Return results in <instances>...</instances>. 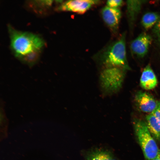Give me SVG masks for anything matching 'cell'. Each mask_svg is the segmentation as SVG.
I'll list each match as a JSON object with an SVG mask.
<instances>
[{
	"instance_id": "cell-1",
	"label": "cell",
	"mask_w": 160,
	"mask_h": 160,
	"mask_svg": "<svg viewBox=\"0 0 160 160\" xmlns=\"http://www.w3.org/2000/svg\"><path fill=\"white\" fill-rule=\"evenodd\" d=\"M10 46L15 56L32 67L37 62L39 54L44 44L39 36L28 32L17 31L9 26Z\"/></svg>"
},
{
	"instance_id": "cell-2",
	"label": "cell",
	"mask_w": 160,
	"mask_h": 160,
	"mask_svg": "<svg viewBox=\"0 0 160 160\" xmlns=\"http://www.w3.org/2000/svg\"><path fill=\"white\" fill-rule=\"evenodd\" d=\"M125 36V33H123L120 38L107 46L98 55L102 69L126 67Z\"/></svg>"
},
{
	"instance_id": "cell-3",
	"label": "cell",
	"mask_w": 160,
	"mask_h": 160,
	"mask_svg": "<svg viewBox=\"0 0 160 160\" xmlns=\"http://www.w3.org/2000/svg\"><path fill=\"white\" fill-rule=\"evenodd\" d=\"M133 126L136 137L145 159L151 160L157 156L159 149L145 121L135 119Z\"/></svg>"
},
{
	"instance_id": "cell-4",
	"label": "cell",
	"mask_w": 160,
	"mask_h": 160,
	"mask_svg": "<svg viewBox=\"0 0 160 160\" xmlns=\"http://www.w3.org/2000/svg\"><path fill=\"white\" fill-rule=\"evenodd\" d=\"M124 69L118 67L102 69L100 74V84L105 94H111L121 87L124 76Z\"/></svg>"
},
{
	"instance_id": "cell-5",
	"label": "cell",
	"mask_w": 160,
	"mask_h": 160,
	"mask_svg": "<svg viewBox=\"0 0 160 160\" xmlns=\"http://www.w3.org/2000/svg\"><path fill=\"white\" fill-rule=\"evenodd\" d=\"M99 2V1L94 0L67 1L63 3L58 7V9L83 14Z\"/></svg>"
},
{
	"instance_id": "cell-6",
	"label": "cell",
	"mask_w": 160,
	"mask_h": 160,
	"mask_svg": "<svg viewBox=\"0 0 160 160\" xmlns=\"http://www.w3.org/2000/svg\"><path fill=\"white\" fill-rule=\"evenodd\" d=\"M152 41L150 36L145 32L142 33L131 42V51L138 57H143L147 54Z\"/></svg>"
},
{
	"instance_id": "cell-7",
	"label": "cell",
	"mask_w": 160,
	"mask_h": 160,
	"mask_svg": "<svg viewBox=\"0 0 160 160\" xmlns=\"http://www.w3.org/2000/svg\"><path fill=\"white\" fill-rule=\"evenodd\" d=\"M103 19L113 32L116 31L121 17V12L119 8H114L106 6L101 11Z\"/></svg>"
},
{
	"instance_id": "cell-8",
	"label": "cell",
	"mask_w": 160,
	"mask_h": 160,
	"mask_svg": "<svg viewBox=\"0 0 160 160\" xmlns=\"http://www.w3.org/2000/svg\"><path fill=\"white\" fill-rule=\"evenodd\" d=\"M135 100L139 109L144 113H152L157 105V101L151 95L145 92H138L135 95Z\"/></svg>"
},
{
	"instance_id": "cell-9",
	"label": "cell",
	"mask_w": 160,
	"mask_h": 160,
	"mask_svg": "<svg viewBox=\"0 0 160 160\" xmlns=\"http://www.w3.org/2000/svg\"><path fill=\"white\" fill-rule=\"evenodd\" d=\"M157 80L156 75L150 65L144 68L140 79V85L146 90H151L157 85Z\"/></svg>"
},
{
	"instance_id": "cell-10",
	"label": "cell",
	"mask_w": 160,
	"mask_h": 160,
	"mask_svg": "<svg viewBox=\"0 0 160 160\" xmlns=\"http://www.w3.org/2000/svg\"><path fill=\"white\" fill-rule=\"evenodd\" d=\"M146 1L143 0H129L127 1V15L129 24L133 26L137 15L140 12L142 5Z\"/></svg>"
},
{
	"instance_id": "cell-11",
	"label": "cell",
	"mask_w": 160,
	"mask_h": 160,
	"mask_svg": "<svg viewBox=\"0 0 160 160\" xmlns=\"http://www.w3.org/2000/svg\"><path fill=\"white\" fill-rule=\"evenodd\" d=\"M148 128L153 138L160 140V123L153 113L146 117L145 121Z\"/></svg>"
},
{
	"instance_id": "cell-12",
	"label": "cell",
	"mask_w": 160,
	"mask_h": 160,
	"mask_svg": "<svg viewBox=\"0 0 160 160\" xmlns=\"http://www.w3.org/2000/svg\"><path fill=\"white\" fill-rule=\"evenodd\" d=\"M85 156L87 160H115L111 152L102 149L90 151L87 152Z\"/></svg>"
},
{
	"instance_id": "cell-13",
	"label": "cell",
	"mask_w": 160,
	"mask_h": 160,
	"mask_svg": "<svg viewBox=\"0 0 160 160\" xmlns=\"http://www.w3.org/2000/svg\"><path fill=\"white\" fill-rule=\"evenodd\" d=\"M160 15L156 12H148L143 16L141 23L146 30H148L155 25L160 17Z\"/></svg>"
},
{
	"instance_id": "cell-14",
	"label": "cell",
	"mask_w": 160,
	"mask_h": 160,
	"mask_svg": "<svg viewBox=\"0 0 160 160\" xmlns=\"http://www.w3.org/2000/svg\"><path fill=\"white\" fill-rule=\"evenodd\" d=\"M123 1L121 0H108L107 1L106 6L114 8H119L122 5Z\"/></svg>"
},
{
	"instance_id": "cell-15",
	"label": "cell",
	"mask_w": 160,
	"mask_h": 160,
	"mask_svg": "<svg viewBox=\"0 0 160 160\" xmlns=\"http://www.w3.org/2000/svg\"><path fill=\"white\" fill-rule=\"evenodd\" d=\"M153 31L160 49V16L154 26Z\"/></svg>"
},
{
	"instance_id": "cell-16",
	"label": "cell",
	"mask_w": 160,
	"mask_h": 160,
	"mask_svg": "<svg viewBox=\"0 0 160 160\" xmlns=\"http://www.w3.org/2000/svg\"><path fill=\"white\" fill-rule=\"evenodd\" d=\"M152 113L160 123V101H157V106Z\"/></svg>"
},
{
	"instance_id": "cell-17",
	"label": "cell",
	"mask_w": 160,
	"mask_h": 160,
	"mask_svg": "<svg viewBox=\"0 0 160 160\" xmlns=\"http://www.w3.org/2000/svg\"><path fill=\"white\" fill-rule=\"evenodd\" d=\"M151 160H160V149H159L158 153L156 157Z\"/></svg>"
}]
</instances>
